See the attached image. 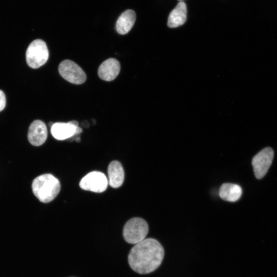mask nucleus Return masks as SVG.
<instances>
[{
    "label": "nucleus",
    "mask_w": 277,
    "mask_h": 277,
    "mask_svg": "<svg viewBox=\"0 0 277 277\" xmlns=\"http://www.w3.org/2000/svg\"><path fill=\"white\" fill-rule=\"evenodd\" d=\"M164 256L162 245L152 238L144 239L135 244L128 254L131 269L140 274L154 271L161 264Z\"/></svg>",
    "instance_id": "obj_1"
},
{
    "label": "nucleus",
    "mask_w": 277,
    "mask_h": 277,
    "mask_svg": "<svg viewBox=\"0 0 277 277\" xmlns=\"http://www.w3.org/2000/svg\"><path fill=\"white\" fill-rule=\"evenodd\" d=\"M32 192L42 203L53 201L61 190L58 180L51 174H44L36 177L32 184Z\"/></svg>",
    "instance_id": "obj_2"
},
{
    "label": "nucleus",
    "mask_w": 277,
    "mask_h": 277,
    "mask_svg": "<svg viewBox=\"0 0 277 277\" xmlns=\"http://www.w3.org/2000/svg\"><path fill=\"white\" fill-rule=\"evenodd\" d=\"M148 232V225L144 219L133 217L125 224L123 237L127 243L136 244L145 239Z\"/></svg>",
    "instance_id": "obj_3"
},
{
    "label": "nucleus",
    "mask_w": 277,
    "mask_h": 277,
    "mask_svg": "<svg viewBox=\"0 0 277 277\" xmlns=\"http://www.w3.org/2000/svg\"><path fill=\"white\" fill-rule=\"evenodd\" d=\"M49 57V51L45 42L40 39L32 42L26 53L28 65L34 69L38 68L46 63Z\"/></svg>",
    "instance_id": "obj_4"
},
{
    "label": "nucleus",
    "mask_w": 277,
    "mask_h": 277,
    "mask_svg": "<svg viewBox=\"0 0 277 277\" xmlns=\"http://www.w3.org/2000/svg\"><path fill=\"white\" fill-rule=\"evenodd\" d=\"M58 71L65 80L74 84H82L86 80V74L83 69L75 63L69 60H65L60 63Z\"/></svg>",
    "instance_id": "obj_5"
},
{
    "label": "nucleus",
    "mask_w": 277,
    "mask_h": 277,
    "mask_svg": "<svg viewBox=\"0 0 277 277\" xmlns=\"http://www.w3.org/2000/svg\"><path fill=\"white\" fill-rule=\"evenodd\" d=\"M108 184V179L103 173L94 171L83 177L79 185L83 190L101 193L106 190Z\"/></svg>",
    "instance_id": "obj_6"
},
{
    "label": "nucleus",
    "mask_w": 277,
    "mask_h": 277,
    "mask_svg": "<svg viewBox=\"0 0 277 277\" xmlns=\"http://www.w3.org/2000/svg\"><path fill=\"white\" fill-rule=\"evenodd\" d=\"M274 156L270 147H266L258 153L252 159V165L256 179H261L267 172Z\"/></svg>",
    "instance_id": "obj_7"
},
{
    "label": "nucleus",
    "mask_w": 277,
    "mask_h": 277,
    "mask_svg": "<svg viewBox=\"0 0 277 277\" xmlns=\"http://www.w3.org/2000/svg\"><path fill=\"white\" fill-rule=\"evenodd\" d=\"M82 131L83 130L81 127L75 126L69 122L55 123L51 127L52 136L58 140L69 139L79 135Z\"/></svg>",
    "instance_id": "obj_8"
},
{
    "label": "nucleus",
    "mask_w": 277,
    "mask_h": 277,
    "mask_svg": "<svg viewBox=\"0 0 277 277\" xmlns=\"http://www.w3.org/2000/svg\"><path fill=\"white\" fill-rule=\"evenodd\" d=\"M47 134V129L45 124L41 120H35L29 127L28 139L31 145L39 146L45 143Z\"/></svg>",
    "instance_id": "obj_9"
},
{
    "label": "nucleus",
    "mask_w": 277,
    "mask_h": 277,
    "mask_svg": "<svg viewBox=\"0 0 277 277\" xmlns=\"http://www.w3.org/2000/svg\"><path fill=\"white\" fill-rule=\"evenodd\" d=\"M120 69V62L115 58H110L105 61L100 66L98 75L103 80L111 81L118 75Z\"/></svg>",
    "instance_id": "obj_10"
},
{
    "label": "nucleus",
    "mask_w": 277,
    "mask_h": 277,
    "mask_svg": "<svg viewBox=\"0 0 277 277\" xmlns=\"http://www.w3.org/2000/svg\"><path fill=\"white\" fill-rule=\"evenodd\" d=\"M109 185L114 188L120 187L124 180V171L120 162L113 161L110 163L108 167Z\"/></svg>",
    "instance_id": "obj_11"
},
{
    "label": "nucleus",
    "mask_w": 277,
    "mask_h": 277,
    "mask_svg": "<svg viewBox=\"0 0 277 277\" xmlns=\"http://www.w3.org/2000/svg\"><path fill=\"white\" fill-rule=\"evenodd\" d=\"M187 18V7L183 2H179L170 12L167 25L170 28H176L183 25Z\"/></svg>",
    "instance_id": "obj_12"
},
{
    "label": "nucleus",
    "mask_w": 277,
    "mask_h": 277,
    "mask_svg": "<svg viewBox=\"0 0 277 277\" xmlns=\"http://www.w3.org/2000/svg\"><path fill=\"white\" fill-rule=\"evenodd\" d=\"M136 15L135 12L128 9L122 13L117 19L116 23V30L122 35L126 34L132 28L135 21Z\"/></svg>",
    "instance_id": "obj_13"
},
{
    "label": "nucleus",
    "mask_w": 277,
    "mask_h": 277,
    "mask_svg": "<svg viewBox=\"0 0 277 277\" xmlns=\"http://www.w3.org/2000/svg\"><path fill=\"white\" fill-rule=\"evenodd\" d=\"M242 189L235 184L225 183L220 187L219 195L224 201L234 202L238 201L241 196Z\"/></svg>",
    "instance_id": "obj_14"
},
{
    "label": "nucleus",
    "mask_w": 277,
    "mask_h": 277,
    "mask_svg": "<svg viewBox=\"0 0 277 277\" xmlns=\"http://www.w3.org/2000/svg\"><path fill=\"white\" fill-rule=\"evenodd\" d=\"M6 105V97L3 91L0 90V112L2 111Z\"/></svg>",
    "instance_id": "obj_15"
},
{
    "label": "nucleus",
    "mask_w": 277,
    "mask_h": 277,
    "mask_svg": "<svg viewBox=\"0 0 277 277\" xmlns=\"http://www.w3.org/2000/svg\"><path fill=\"white\" fill-rule=\"evenodd\" d=\"M75 140L76 142H80V140H81L80 137H78L76 138Z\"/></svg>",
    "instance_id": "obj_16"
},
{
    "label": "nucleus",
    "mask_w": 277,
    "mask_h": 277,
    "mask_svg": "<svg viewBox=\"0 0 277 277\" xmlns=\"http://www.w3.org/2000/svg\"><path fill=\"white\" fill-rule=\"evenodd\" d=\"M53 122H50L49 123V126H50V127H51L52 126V125H53Z\"/></svg>",
    "instance_id": "obj_17"
},
{
    "label": "nucleus",
    "mask_w": 277,
    "mask_h": 277,
    "mask_svg": "<svg viewBox=\"0 0 277 277\" xmlns=\"http://www.w3.org/2000/svg\"><path fill=\"white\" fill-rule=\"evenodd\" d=\"M178 1H180V2H182V1H183V0H178Z\"/></svg>",
    "instance_id": "obj_18"
}]
</instances>
